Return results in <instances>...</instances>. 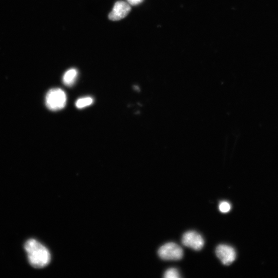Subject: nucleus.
Listing matches in <instances>:
<instances>
[{
	"label": "nucleus",
	"mask_w": 278,
	"mask_h": 278,
	"mask_svg": "<svg viewBox=\"0 0 278 278\" xmlns=\"http://www.w3.org/2000/svg\"><path fill=\"white\" fill-rule=\"evenodd\" d=\"M29 261L33 268L42 269L51 261V254L47 248L34 239L28 240L25 245Z\"/></svg>",
	"instance_id": "nucleus-1"
},
{
	"label": "nucleus",
	"mask_w": 278,
	"mask_h": 278,
	"mask_svg": "<svg viewBox=\"0 0 278 278\" xmlns=\"http://www.w3.org/2000/svg\"><path fill=\"white\" fill-rule=\"evenodd\" d=\"M66 102V93L60 88L52 89L46 95V106L51 110L58 111L63 109Z\"/></svg>",
	"instance_id": "nucleus-2"
},
{
	"label": "nucleus",
	"mask_w": 278,
	"mask_h": 278,
	"mask_svg": "<svg viewBox=\"0 0 278 278\" xmlns=\"http://www.w3.org/2000/svg\"><path fill=\"white\" fill-rule=\"evenodd\" d=\"M158 253L160 258L164 260H179L183 255L182 248L174 243H168L162 246Z\"/></svg>",
	"instance_id": "nucleus-3"
},
{
	"label": "nucleus",
	"mask_w": 278,
	"mask_h": 278,
	"mask_svg": "<svg viewBox=\"0 0 278 278\" xmlns=\"http://www.w3.org/2000/svg\"><path fill=\"white\" fill-rule=\"evenodd\" d=\"M182 244L195 250H200L204 246L202 236L196 232L190 231L185 233L182 238Z\"/></svg>",
	"instance_id": "nucleus-4"
},
{
	"label": "nucleus",
	"mask_w": 278,
	"mask_h": 278,
	"mask_svg": "<svg viewBox=\"0 0 278 278\" xmlns=\"http://www.w3.org/2000/svg\"><path fill=\"white\" fill-rule=\"evenodd\" d=\"M216 254L218 258L225 265H230L236 259L235 249L227 245H218L216 249Z\"/></svg>",
	"instance_id": "nucleus-5"
},
{
	"label": "nucleus",
	"mask_w": 278,
	"mask_h": 278,
	"mask_svg": "<svg viewBox=\"0 0 278 278\" xmlns=\"http://www.w3.org/2000/svg\"><path fill=\"white\" fill-rule=\"evenodd\" d=\"M131 10V5L127 2L119 1L116 2L109 14V19L111 21H119L129 15Z\"/></svg>",
	"instance_id": "nucleus-6"
},
{
	"label": "nucleus",
	"mask_w": 278,
	"mask_h": 278,
	"mask_svg": "<svg viewBox=\"0 0 278 278\" xmlns=\"http://www.w3.org/2000/svg\"><path fill=\"white\" fill-rule=\"evenodd\" d=\"M78 72L75 69L69 70L64 75L63 83L68 87L72 86L76 80Z\"/></svg>",
	"instance_id": "nucleus-7"
},
{
	"label": "nucleus",
	"mask_w": 278,
	"mask_h": 278,
	"mask_svg": "<svg viewBox=\"0 0 278 278\" xmlns=\"http://www.w3.org/2000/svg\"><path fill=\"white\" fill-rule=\"evenodd\" d=\"M94 103V99L91 97H86L78 99L76 103V107L78 109H82L92 105Z\"/></svg>",
	"instance_id": "nucleus-8"
},
{
	"label": "nucleus",
	"mask_w": 278,
	"mask_h": 278,
	"mask_svg": "<svg viewBox=\"0 0 278 278\" xmlns=\"http://www.w3.org/2000/svg\"><path fill=\"white\" fill-rule=\"evenodd\" d=\"M180 277L179 272L174 268L168 270L164 274V278H179Z\"/></svg>",
	"instance_id": "nucleus-9"
},
{
	"label": "nucleus",
	"mask_w": 278,
	"mask_h": 278,
	"mask_svg": "<svg viewBox=\"0 0 278 278\" xmlns=\"http://www.w3.org/2000/svg\"><path fill=\"white\" fill-rule=\"evenodd\" d=\"M231 206L230 203L227 202L223 201L220 203L219 209L222 213H227L231 210Z\"/></svg>",
	"instance_id": "nucleus-10"
},
{
	"label": "nucleus",
	"mask_w": 278,
	"mask_h": 278,
	"mask_svg": "<svg viewBox=\"0 0 278 278\" xmlns=\"http://www.w3.org/2000/svg\"><path fill=\"white\" fill-rule=\"evenodd\" d=\"M127 3H128L130 5H137L141 3L143 0H127Z\"/></svg>",
	"instance_id": "nucleus-11"
}]
</instances>
